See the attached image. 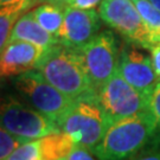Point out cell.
<instances>
[{"label":"cell","mask_w":160,"mask_h":160,"mask_svg":"<svg viewBox=\"0 0 160 160\" xmlns=\"http://www.w3.org/2000/svg\"><path fill=\"white\" fill-rule=\"evenodd\" d=\"M149 2L152 4V5L154 6V7H157L158 10L160 11V0H148Z\"/></svg>","instance_id":"obj_26"},{"label":"cell","mask_w":160,"mask_h":160,"mask_svg":"<svg viewBox=\"0 0 160 160\" xmlns=\"http://www.w3.org/2000/svg\"><path fill=\"white\" fill-rule=\"evenodd\" d=\"M36 22L49 33L58 38L64 23V8L53 4H43L31 11Z\"/></svg>","instance_id":"obj_14"},{"label":"cell","mask_w":160,"mask_h":160,"mask_svg":"<svg viewBox=\"0 0 160 160\" xmlns=\"http://www.w3.org/2000/svg\"><path fill=\"white\" fill-rule=\"evenodd\" d=\"M127 160H160V138L154 135L145 148Z\"/></svg>","instance_id":"obj_19"},{"label":"cell","mask_w":160,"mask_h":160,"mask_svg":"<svg viewBox=\"0 0 160 160\" xmlns=\"http://www.w3.org/2000/svg\"><path fill=\"white\" fill-rule=\"evenodd\" d=\"M102 1L103 0H71L67 6L81 8V10H92V8H95L97 5H101Z\"/></svg>","instance_id":"obj_22"},{"label":"cell","mask_w":160,"mask_h":160,"mask_svg":"<svg viewBox=\"0 0 160 160\" xmlns=\"http://www.w3.org/2000/svg\"><path fill=\"white\" fill-rule=\"evenodd\" d=\"M24 40L44 49H50L55 45H59L61 42L56 36L49 33L36 22L32 13H25L17 20L12 30L10 40Z\"/></svg>","instance_id":"obj_12"},{"label":"cell","mask_w":160,"mask_h":160,"mask_svg":"<svg viewBox=\"0 0 160 160\" xmlns=\"http://www.w3.org/2000/svg\"><path fill=\"white\" fill-rule=\"evenodd\" d=\"M77 145L65 132H56L39 139L42 160H68Z\"/></svg>","instance_id":"obj_13"},{"label":"cell","mask_w":160,"mask_h":160,"mask_svg":"<svg viewBox=\"0 0 160 160\" xmlns=\"http://www.w3.org/2000/svg\"><path fill=\"white\" fill-rule=\"evenodd\" d=\"M48 49L24 40H11L1 50V77H11L36 70Z\"/></svg>","instance_id":"obj_11"},{"label":"cell","mask_w":160,"mask_h":160,"mask_svg":"<svg viewBox=\"0 0 160 160\" xmlns=\"http://www.w3.org/2000/svg\"><path fill=\"white\" fill-rule=\"evenodd\" d=\"M140 49L142 48L125 40L120 49L118 72L131 86L148 96L159 81L154 72L151 56Z\"/></svg>","instance_id":"obj_9"},{"label":"cell","mask_w":160,"mask_h":160,"mask_svg":"<svg viewBox=\"0 0 160 160\" xmlns=\"http://www.w3.org/2000/svg\"><path fill=\"white\" fill-rule=\"evenodd\" d=\"M149 52H151V59H152L154 72L158 77V81L160 82V43H157L152 46L149 49Z\"/></svg>","instance_id":"obj_23"},{"label":"cell","mask_w":160,"mask_h":160,"mask_svg":"<svg viewBox=\"0 0 160 160\" xmlns=\"http://www.w3.org/2000/svg\"><path fill=\"white\" fill-rule=\"evenodd\" d=\"M26 142H29V140L17 137L13 133L5 129L4 127H1L0 129V160H6L16 149H18L22 145Z\"/></svg>","instance_id":"obj_17"},{"label":"cell","mask_w":160,"mask_h":160,"mask_svg":"<svg viewBox=\"0 0 160 160\" xmlns=\"http://www.w3.org/2000/svg\"><path fill=\"white\" fill-rule=\"evenodd\" d=\"M1 127L29 141L59 132V127L28 102L6 97L0 110Z\"/></svg>","instance_id":"obj_6"},{"label":"cell","mask_w":160,"mask_h":160,"mask_svg":"<svg viewBox=\"0 0 160 160\" xmlns=\"http://www.w3.org/2000/svg\"><path fill=\"white\" fill-rule=\"evenodd\" d=\"M18 2H23L31 6L34 2V0H0V7L6 5H11V4H18Z\"/></svg>","instance_id":"obj_25"},{"label":"cell","mask_w":160,"mask_h":160,"mask_svg":"<svg viewBox=\"0 0 160 160\" xmlns=\"http://www.w3.org/2000/svg\"><path fill=\"white\" fill-rule=\"evenodd\" d=\"M71 0H34V2H43V4H53V5H57V6H61V7H65V6L68 5L69 2H70Z\"/></svg>","instance_id":"obj_24"},{"label":"cell","mask_w":160,"mask_h":160,"mask_svg":"<svg viewBox=\"0 0 160 160\" xmlns=\"http://www.w3.org/2000/svg\"><path fill=\"white\" fill-rule=\"evenodd\" d=\"M157 132L148 112L113 122L92 152L98 160H127L145 148Z\"/></svg>","instance_id":"obj_1"},{"label":"cell","mask_w":160,"mask_h":160,"mask_svg":"<svg viewBox=\"0 0 160 160\" xmlns=\"http://www.w3.org/2000/svg\"><path fill=\"white\" fill-rule=\"evenodd\" d=\"M30 6L28 4L18 2L0 7V49L2 50L8 43L12 30L17 20Z\"/></svg>","instance_id":"obj_15"},{"label":"cell","mask_w":160,"mask_h":160,"mask_svg":"<svg viewBox=\"0 0 160 160\" xmlns=\"http://www.w3.org/2000/svg\"><path fill=\"white\" fill-rule=\"evenodd\" d=\"M36 70L59 92L74 100L96 95L77 51L61 44L46 50Z\"/></svg>","instance_id":"obj_2"},{"label":"cell","mask_w":160,"mask_h":160,"mask_svg":"<svg viewBox=\"0 0 160 160\" xmlns=\"http://www.w3.org/2000/svg\"><path fill=\"white\" fill-rule=\"evenodd\" d=\"M68 160H98L95 157V154L92 151L81 147V146H76L75 149L72 151V153L70 154Z\"/></svg>","instance_id":"obj_21"},{"label":"cell","mask_w":160,"mask_h":160,"mask_svg":"<svg viewBox=\"0 0 160 160\" xmlns=\"http://www.w3.org/2000/svg\"><path fill=\"white\" fill-rule=\"evenodd\" d=\"M147 112L157 122V132L160 133V82L152 89L147 97Z\"/></svg>","instance_id":"obj_20"},{"label":"cell","mask_w":160,"mask_h":160,"mask_svg":"<svg viewBox=\"0 0 160 160\" xmlns=\"http://www.w3.org/2000/svg\"><path fill=\"white\" fill-rule=\"evenodd\" d=\"M132 1H135V0H132Z\"/></svg>","instance_id":"obj_27"},{"label":"cell","mask_w":160,"mask_h":160,"mask_svg":"<svg viewBox=\"0 0 160 160\" xmlns=\"http://www.w3.org/2000/svg\"><path fill=\"white\" fill-rule=\"evenodd\" d=\"M77 53L97 95L100 89L118 72L120 56L118 38L112 31L104 30L77 50Z\"/></svg>","instance_id":"obj_5"},{"label":"cell","mask_w":160,"mask_h":160,"mask_svg":"<svg viewBox=\"0 0 160 160\" xmlns=\"http://www.w3.org/2000/svg\"><path fill=\"white\" fill-rule=\"evenodd\" d=\"M6 160H42L39 149V139L22 145Z\"/></svg>","instance_id":"obj_18"},{"label":"cell","mask_w":160,"mask_h":160,"mask_svg":"<svg viewBox=\"0 0 160 160\" xmlns=\"http://www.w3.org/2000/svg\"><path fill=\"white\" fill-rule=\"evenodd\" d=\"M101 17L96 10L64 7V23L58 39L61 45L71 50H80L98 33Z\"/></svg>","instance_id":"obj_10"},{"label":"cell","mask_w":160,"mask_h":160,"mask_svg":"<svg viewBox=\"0 0 160 160\" xmlns=\"http://www.w3.org/2000/svg\"><path fill=\"white\" fill-rule=\"evenodd\" d=\"M98 13L103 22L119 32L126 42L148 50L154 45L137 6L132 0H103Z\"/></svg>","instance_id":"obj_7"},{"label":"cell","mask_w":160,"mask_h":160,"mask_svg":"<svg viewBox=\"0 0 160 160\" xmlns=\"http://www.w3.org/2000/svg\"><path fill=\"white\" fill-rule=\"evenodd\" d=\"M147 97L131 86L119 72L97 92V101L112 122L147 112Z\"/></svg>","instance_id":"obj_8"},{"label":"cell","mask_w":160,"mask_h":160,"mask_svg":"<svg viewBox=\"0 0 160 160\" xmlns=\"http://www.w3.org/2000/svg\"><path fill=\"white\" fill-rule=\"evenodd\" d=\"M14 86L30 106L57 125L77 101L59 92L37 70H30L17 76Z\"/></svg>","instance_id":"obj_4"},{"label":"cell","mask_w":160,"mask_h":160,"mask_svg":"<svg viewBox=\"0 0 160 160\" xmlns=\"http://www.w3.org/2000/svg\"><path fill=\"white\" fill-rule=\"evenodd\" d=\"M112 123L95 95L77 100L71 110L59 121L58 127L71 135L77 146L92 151Z\"/></svg>","instance_id":"obj_3"},{"label":"cell","mask_w":160,"mask_h":160,"mask_svg":"<svg viewBox=\"0 0 160 160\" xmlns=\"http://www.w3.org/2000/svg\"><path fill=\"white\" fill-rule=\"evenodd\" d=\"M133 2L148 30L153 44L160 43V11L148 0H135Z\"/></svg>","instance_id":"obj_16"}]
</instances>
